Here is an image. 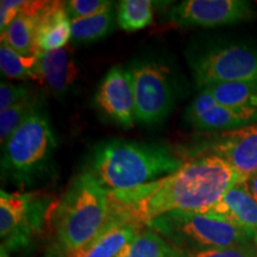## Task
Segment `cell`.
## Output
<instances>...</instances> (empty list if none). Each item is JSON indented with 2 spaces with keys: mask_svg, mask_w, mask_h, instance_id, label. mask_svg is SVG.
<instances>
[{
  "mask_svg": "<svg viewBox=\"0 0 257 257\" xmlns=\"http://www.w3.org/2000/svg\"><path fill=\"white\" fill-rule=\"evenodd\" d=\"M244 181L221 157L197 155L173 174L131 189L110 191L111 212L143 227L172 211L207 212L231 187Z\"/></svg>",
  "mask_w": 257,
  "mask_h": 257,
  "instance_id": "6da1fadb",
  "label": "cell"
},
{
  "mask_svg": "<svg viewBox=\"0 0 257 257\" xmlns=\"http://www.w3.org/2000/svg\"><path fill=\"white\" fill-rule=\"evenodd\" d=\"M185 163L166 144L110 140L93 148L85 170L108 191H121L173 174Z\"/></svg>",
  "mask_w": 257,
  "mask_h": 257,
  "instance_id": "7a4b0ae2",
  "label": "cell"
},
{
  "mask_svg": "<svg viewBox=\"0 0 257 257\" xmlns=\"http://www.w3.org/2000/svg\"><path fill=\"white\" fill-rule=\"evenodd\" d=\"M110 191L82 169L57 202L51 217L53 238L48 257H67L91 242L110 218Z\"/></svg>",
  "mask_w": 257,
  "mask_h": 257,
  "instance_id": "3957f363",
  "label": "cell"
},
{
  "mask_svg": "<svg viewBox=\"0 0 257 257\" xmlns=\"http://www.w3.org/2000/svg\"><path fill=\"white\" fill-rule=\"evenodd\" d=\"M2 147L3 179L27 187L42 178L57 148L47 112L42 108L31 114Z\"/></svg>",
  "mask_w": 257,
  "mask_h": 257,
  "instance_id": "277c9868",
  "label": "cell"
},
{
  "mask_svg": "<svg viewBox=\"0 0 257 257\" xmlns=\"http://www.w3.org/2000/svg\"><path fill=\"white\" fill-rule=\"evenodd\" d=\"M182 251L225 248L248 243L253 237L224 218L208 212L176 210L147 224Z\"/></svg>",
  "mask_w": 257,
  "mask_h": 257,
  "instance_id": "5b68a950",
  "label": "cell"
},
{
  "mask_svg": "<svg viewBox=\"0 0 257 257\" xmlns=\"http://www.w3.org/2000/svg\"><path fill=\"white\" fill-rule=\"evenodd\" d=\"M57 202L42 192L0 191V237L6 251L24 249L49 223Z\"/></svg>",
  "mask_w": 257,
  "mask_h": 257,
  "instance_id": "8992f818",
  "label": "cell"
},
{
  "mask_svg": "<svg viewBox=\"0 0 257 257\" xmlns=\"http://www.w3.org/2000/svg\"><path fill=\"white\" fill-rule=\"evenodd\" d=\"M186 56L200 88L213 83L257 81V47L210 44L193 48Z\"/></svg>",
  "mask_w": 257,
  "mask_h": 257,
  "instance_id": "52a82bcc",
  "label": "cell"
},
{
  "mask_svg": "<svg viewBox=\"0 0 257 257\" xmlns=\"http://www.w3.org/2000/svg\"><path fill=\"white\" fill-rule=\"evenodd\" d=\"M135 91V117L142 124H159L168 117L174 105L170 70L155 60L131 64Z\"/></svg>",
  "mask_w": 257,
  "mask_h": 257,
  "instance_id": "ba28073f",
  "label": "cell"
},
{
  "mask_svg": "<svg viewBox=\"0 0 257 257\" xmlns=\"http://www.w3.org/2000/svg\"><path fill=\"white\" fill-rule=\"evenodd\" d=\"M253 16L252 4L245 0H185L168 12L169 22L181 28H218Z\"/></svg>",
  "mask_w": 257,
  "mask_h": 257,
  "instance_id": "9c48e42d",
  "label": "cell"
},
{
  "mask_svg": "<svg viewBox=\"0 0 257 257\" xmlns=\"http://www.w3.org/2000/svg\"><path fill=\"white\" fill-rule=\"evenodd\" d=\"M194 149L195 155H217L248 180L257 174V123L221 133Z\"/></svg>",
  "mask_w": 257,
  "mask_h": 257,
  "instance_id": "30bf717a",
  "label": "cell"
},
{
  "mask_svg": "<svg viewBox=\"0 0 257 257\" xmlns=\"http://www.w3.org/2000/svg\"><path fill=\"white\" fill-rule=\"evenodd\" d=\"M98 110L117 125L125 128L134 126L135 91L130 68L114 66L101 80L94 95Z\"/></svg>",
  "mask_w": 257,
  "mask_h": 257,
  "instance_id": "8fae6325",
  "label": "cell"
},
{
  "mask_svg": "<svg viewBox=\"0 0 257 257\" xmlns=\"http://www.w3.org/2000/svg\"><path fill=\"white\" fill-rule=\"evenodd\" d=\"M185 119L197 130L223 133L257 123L256 115L219 104L206 88H200L186 108Z\"/></svg>",
  "mask_w": 257,
  "mask_h": 257,
  "instance_id": "7c38bea8",
  "label": "cell"
},
{
  "mask_svg": "<svg viewBox=\"0 0 257 257\" xmlns=\"http://www.w3.org/2000/svg\"><path fill=\"white\" fill-rule=\"evenodd\" d=\"M36 57L38 81L54 95L66 94L79 76L72 47L66 46L53 51L37 50Z\"/></svg>",
  "mask_w": 257,
  "mask_h": 257,
  "instance_id": "4fadbf2b",
  "label": "cell"
},
{
  "mask_svg": "<svg viewBox=\"0 0 257 257\" xmlns=\"http://www.w3.org/2000/svg\"><path fill=\"white\" fill-rule=\"evenodd\" d=\"M207 212L224 218L255 238L257 233V201L250 193L246 181L231 187Z\"/></svg>",
  "mask_w": 257,
  "mask_h": 257,
  "instance_id": "5bb4252c",
  "label": "cell"
},
{
  "mask_svg": "<svg viewBox=\"0 0 257 257\" xmlns=\"http://www.w3.org/2000/svg\"><path fill=\"white\" fill-rule=\"evenodd\" d=\"M72 40V21L64 3L47 2L37 16V50L53 51L68 46Z\"/></svg>",
  "mask_w": 257,
  "mask_h": 257,
  "instance_id": "9a60e30c",
  "label": "cell"
},
{
  "mask_svg": "<svg viewBox=\"0 0 257 257\" xmlns=\"http://www.w3.org/2000/svg\"><path fill=\"white\" fill-rule=\"evenodd\" d=\"M143 227L127 223L110 212V218L98 236L67 257H115Z\"/></svg>",
  "mask_w": 257,
  "mask_h": 257,
  "instance_id": "2e32d148",
  "label": "cell"
},
{
  "mask_svg": "<svg viewBox=\"0 0 257 257\" xmlns=\"http://www.w3.org/2000/svg\"><path fill=\"white\" fill-rule=\"evenodd\" d=\"M219 104L257 117V81L224 82L205 86Z\"/></svg>",
  "mask_w": 257,
  "mask_h": 257,
  "instance_id": "e0dca14e",
  "label": "cell"
},
{
  "mask_svg": "<svg viewBox=\"0 0 257 257\" xmlns=\"http://www.w3.org/2000/svg\"><path fill=\"white\" fill-rule=\"evenodd\" d=\"M181 250L175 248L165 237L150 227L141 229L115 257H180Z\"/></svg>",
  "mask_w": 257,
  "mask_h": 257,
  "instance_id": "ac0fdd59",
  "label": "cell"
},
{
  "mask_svg": "<svg viewBox=\"0 0 257 257\" xmlns=\"http://www.w3.org/2000/svg\"><path fill=\"white\" fill-rule=\"evenodd\" d=\"M37 16L21 8L17 17L2 32V42L22 55H35L37 53Z\"/></svg>",
  "mask_w": 257,
  "mask_h": 257,
  "instance_id": "d6986e66",
  "label": "cell"
},
{
  "mask_svg": "<svg viewBox=\"0 0 257 257\" xmlns=\"http://www.w3.org/2000/svg\"><path fill=\"white\" fill-rule=\"evenodd\" d=\"M0 68L8 79L38 81L36 54L31 56L22 55L4 42L0 44Z\"/></svg>",
  "mask_w": 257,
  "mask_h": 257,
  "instance_id": "ffe728a7",
  "label": "cell"
},
{
  "mask_svg": "<svg viewBox=\"0 0 257 257\" xmlns=\"http://www.w3.org/2000/svg\"><path fill=\"white\" fill-rule=\"evenodd\" d=\"M113 10L105 14L72 21V42L74 44H87L101 40L113 28Z\"/></svg>",
  "mask_w": 257,
  "mask_h": 257,
  "instance_id": "44dd1931",
  "label": "cell"
},
{
  "mask_svg": "<svg viewBox=\"0 0 257 257\" xmlns=\"http://www.w3.org/2000/svg\"><path fill=\"white\" fill-rule=\"evenodd\" d=\"M43 108V98L34 94L16 104L8 110L0 112V141L2 146L11 137L17 128L35 112Z\"/></svg>",
  "mask_w": 257,
  "mask_h": 257,
  "instance_id": "7402d4cb",
  "label": "cell"
},
{
  "mask_svg": "<svg viewBox=\"0 0 257 257\" xmlns=\"http://www.w3.org/2000/svg\"><path fill=\"white\" fill-rule=\"evenodd\" d=\"M153 2L150 0H121L118 3L117 22L125 31L134 32L153 23Z\"/></svg>",
  "mask_w": 257,
  "mask_h": 257,
  "instance_id": "603a6c76",
  "label": "cell"
},
{
  "mask_svg": "<svg viewBox=\"0 0 257 257\" xmlns=\"http://www.w3.org/2000/svg\"><path fill=\"white\" fill-rule=\"evenodd\" d=\"M64 8L70 21H74L105 14L112 10V3L107 0H69L64 2Z\"/></svg>",
  "mask_w": 257,
  "mask_h": 257,
  "instance_id": "cb8c5ba5",
  "label": "cell"
},
{
  "mask_svg": "<svg viewBox=\"0 0 257 257\" xmlns=\"http://www.w3.org/2000/svg\"><path fill=\"white\" fill-rule=\"evenodd\" d=\"M180 257H257V246L242 243L225 248H210L195 251H182Z\"/></svg>",
  "mask_w": 257,
  "mask_h": 257,
  "instance_id": "d4e9b609",
  "label": "cell"
},
{
  "mask_svg": "<svg viewBox=\"0 0 257 257\" xmlns=\"http://www.w3.org/2000/svg\"><path fill=\"white\" fill-rule=\"evenodd\" d=\"M30 87L10 81H2L0 83V112L8 110L18 102L34 94Z\"/></svg>",
  "mask_w": 257,
  "mask_h": 257,
  "instance_id": "484cf974",
  "label": "cell"
},
{
  "mask_svg": "<svg viewBox=\"0 0 257 257\" xmlns=\"http://www.w3.org/2000/svg\"><path fill=\"white\" fill-rule=\"evenodd\" d=\"M0 4V31L4 32L18 16L24 0H3Z\"/></svg>",
  "mask_w": 257,
  "mask_h": 257,
  "instance_id": "4316f807",
  "label": "cell"
},
{
  "mask_svg": "<svg viewBox=\"0 0 257 257\" xmlns=\"http://www.w3.org/2000/svg\"><path fill=\"white\" fill-rule=\"evenodd\" d=\"M246 186H248L250 193H251V195L257 201V174L250 176V178L246 180Z\"/></svg>",
  "mask_w": 257,
  "mask_h": 257,
  "instance_id": "83f0119b",
  "label": "cell"
},
{
  "mask_svg": "<svg viewBox=\"0 0 257 257\" xmlns=\"http://www.w3.org/2000/svg\"><path fill=\"white\" fill-rule=\"evenodd\" d=\"M0 257H10L9 256V252L6 251L4 248H2V255H0Z\"/></svg>",
  "mask_w": 257,
  "mask_h": 257,
  "instance_id": "f1b7e54d",
  "label": "cell"
},
{
  "mask_svg": "<svg viewBox=\"0 0 257 257\" xmlns=\"http://www.w3.org/2000/svg\"><path fill=\"white\" fill-rule=\"evenodd\" d=\"M255 243H256V246H257V233H256V236H255Z\"/></svg>",
  "mask_w": 257,
  "mask_h": 257,
  "instance_id": "f546056e",
  "label": "cell"
}]
</instances>
